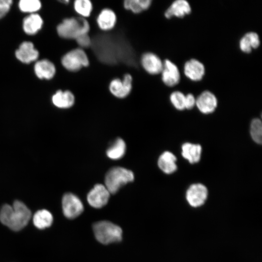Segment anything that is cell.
<instances>
[{
	"instance_id": "ac0fdd59",
	"label": "cell",
	"mask_w": 262,
	"mask_h": 262,
	"mask_svg": "<svg viewBox=\"0 0 262 262\" xmlns=\"http://www.w3.org/2000/svg\"><path fill=\"white\" fill-rule=\"evenodd\" d=\"M34 71L40 79H50L55 74L56 69L54 64L48 60H42L36 63Z\"/></svg>"
},
{
	"instance_id": "603a6c76",
	"label": "cell",
	"mask_w": 262,
	"mask_h": 262,
	"mask_svg": "<svg viewBox=\"0 0 262 262\" xmlns=\"http://www.w3.org/2000/svg\"><path fill=\"white\" fill-rule=\"evenodd\" d=\"M34 226L39 229H44L50 227L53 222V216L51 213L47 210H41L37 211L33 217Z\"/></svg>"
},
{
	"instance_id": "277c9868",
	"label": "cell",
	"mask_w": 262,
	"mask_h": 262,
	"mask_svg": "<svg viewBox=\"0 0 262 262\" xmlns=\"http://www.w3.org/2000/svg\"><path fill=\"white\" fill-rule=\"evenodd\" d=\"M134 180L133 172L125 168L117 166L111 168L105 177V186L110 194H115L122 186Z\"/></svg>"
},
{
	"instance_id": "30bf717a",
	"label": "cell",
	"mask_w": 262,
	"mask_h": 262,
	"mask_svg": "<svg viewBox=\"0 0 262 262\" xmlns=\"http://www.w3.org/2000/svg\"><path fill=\"white\" fill-rule=\"evenodd\" d=\"M140 63L143 69L150 75H157L161 73L163 68V62L156 54L151 52L143 53L140 58Z\"/></svg>"
},
{
	"instance_id": "1f68e13d",
	"label": "cell",
	"mask_w": 262,
	"mask_h": 262,
	"mask_svg": "<svg viewBox=\"0 0 262 262\" xmlns=\"http://www.w3.org/2000/svg\"><path fill=\"white\" fill-rule=\"evenodd\" d=\"M248 38L252 49H256L260 45V39L257 33L254 32H249L245 34Z\"/></svg>"
},
{
	"instance_id": "52a82bcc",
	"label": "cell",
	"mask_w": 262,
	"mask_h": 262,
	"mask_svg": "<svg viewBox=\"0 0 262 262\" xmlns=\"http://www.w3.org/2000/svg\"><path fill=\"white\" fill-rule=\"evenodd\" d=\"M62 203L64 214L67 218H75L83 211L84 207L82 202L73 194H65L62 198Z\"/></svg>"
},
{
	"instance_id": "d6986e66",
	"label": "cell",
	"mask_w": 262,
	"mask_h": 262,
	"mask_svg": "<svg viewBox=\"0 0 262 262\" xmlns=\"http://www.w3.org/2000/svg\"><path fill=\"white\" fill-rule=\"evenodd\" d=\"M176 156L169 151H165L159 158L158 164L159 168L166 174H171L177 168Z\"/></svg>"
},
{
	"instance_id": "d4e9b609",
	"label": "cell",
	"mask_w": 262,
	"mask_h": 262,
	"mask_svg": "<svg viewBox=\"0 0 262 262\" xmlns=\"http://www.w3.org/2000/svg\"><path fill=\"white\" fill-rule=\"evenodd\" d=\"M73 8L79 16L86 19L92 13L93 5L89 0H76L73 3Z\"/></svg>"
},
{
	"instance_id": "44dd1931",
	"label": "cell",
	"mask_w": 262,
	"mask_h": 262,
	"mask_svg": "<svg viewBox=\"0 0 262 262\" xmlns=\"http://www.w3.org/2000/svg\"><path fill=\"white\" fill-rule=\"evenodd\" d=\"M201 152L200 145L186 143L182 146V156L191 164L196 163L199 161Z\"/></svg>"
},
{
	"instance_id": "9a60e30c",
	"label": "cell",
	"mask_w": 262,
	"mask_h": 262,
	"mask_svg": "<svg viewBox=\"0 0 262 262\" xmlns=\"http://www.w3.org/2000/svg\"><path fill=\"white\" fill-rule=\"evenodd\" d=\"M184 72L186 77L190 80L198 81L202 79L204 75L205 68L201 62L193 59L186 62Z\"/></svg>"
},
{
	"instance_id": "f1b7e54d",
	"label": "cell",
	"mask_w": 262,
	"mask_h": 262,
	"mask_svg": "<svg viewBox=\"0 0 262 262\" xmlns=\"http://www.w3.org/2000/svg\"><path fill=\"white\" fill-rule=\"evenodd\" d=\"M75 40L79 46L78 48L84 50L89 48L92 45V40L89 33L81 35Z\"/></svg>"
},
{
	"instance_id": "8992f818",
	"label": "cell",
	"mask_w": 262,
	"mask_h": 262,
	"mask_svg": "<svg viewBox=\"0 0 262 262\" xmlns=\"http://www.w3.org/2000/svg\"><path fill=\"white\" fill-rule=\"evenodd\" d=\"M133 79L131 74L125 73L122 79L115 78L108 84V89L114 97L123 98L128 97L133 89Z\"/></svg>"
},
{
	"instance_id": "7c38bea8",
	"label": "cell",
	"mask_w": 262,
	"mask_h": 262,
	"mask_svg": "<svg viewBox=\"0 0 262 262\" xmlns=\"http://www.w3.org/2000/svg\"><path fill=\"white\" fill-rule=\"evenodd\" d=\"M162 80L167 86H173L177 84L180 80V74L178 67L169 60L163 63V68L161 73Z\"/></svg>"
},
{
	"instance_id": "9c48e42d",
	"label": "cell",
	"mask_w": 262,
	"mask_h": 262,
	"mask_svg": "<svg viewBox=\"0 0 262 262\" xmlns=\"http://www.w3.org/2000/svg\"><path fill=\"white\" fill-rule=\"evenodd\" d=\"M207 188L203 184L196 183L191 185L186 193V198L190 205L198 207L204 204L208 196Z\"/></svg>"
},
{
	"instance_id": "7a4b0ae2",
	"label": "cell",
	"mask_w": 262,
	"mask_h": 262,
	"mask_svg": "<svg viewBox=\"0 0 262 262\" xmlns=\"http://www.w3.org/2000/svg\"><path fill=\"white\" fill-rule=\"evenodd\" d=\"M90 27L86 18L71 17L64 19L57 26V32L61 38L75 40L81 35L89 33Z\"/></svg>"
},
{
	"instance_id": "7402d4cb",
	"label": "cell",
	"mask_w": 262,
	"mask_h": 262,
	"mask_svg": "<svg viewBox=\"0 0 262 262\" xmlns=\"http://www.w3.org/2000/svg\"><path fill=\"white\" fill-rule=\"evenodd\" d=\"M151 0H125L123 8L134 14H139L147 10L151 6Z\"/></svg>"
},
{
	"instance_id": "8fae6325",
	"label": "cell",
	"mask_w": 262,
	"mask_h": 262,
	"mask_svg": "<svg viewBox=\"0 0 262 262\" xmlns=\"http://www.w3.org/2000/svg\"><path fill=\"white\" fill-rule=\"evenodd\" d=\"M117 17L115 12L111 8L102 9L96 17V23L102 31L109 32L116 26Z\"/></svg>"
},
{
	"instance_id": "2e32d148",
	"label": "cell",
	"mask_w": 262,
	"mask_h": 262,
	"mask_svg": "<svg viewBox=\"0 0 262 262\" xmlns=\"http://www.w3.org/2000/svg\"><path fill=\"white\" fill-rule=\"evenodd\" d=\"M191 7L188 2L185 0H177L174 1L164 13L167 18L173 16L183 17L191 12Z\"/></svg>"
},
{
	"instance_id": "4dcf8cb0",
	"label": "cell",
	"mask_w": 262,
	"mask_h": 262,
	"mask_svg": "<svg viewBox=\"0 0 262 262\" xmlns=\"http://www.w3.org/2000/svg\"><path fill=\"white\" fill-rule=\"evenodd\" d=\"M12 3L11 0H0V19L8 13Z\"/></svg>"
},
{
	"instance_id": "cb8c5ba5",
	"label": "cell",
	"mask_w": 262,
	"mask_h": 262,
	"mask_svg": "<svg viewBox=\"0 0 262 262\" xmlns=\"http://www.w3.org/2000/svg\"><path fill=\"white\" fill-rule=\"evenodd\" d=\"M126 146L125 142L121 138H117L113 144L107 149V156L113 160L121 159L125 154Z\"/></svg>"
},
{
	"instance_id": "5bb4252c",
	"label": "cell",
	"mask_w": 262,
	"mask_h": 262,
	"mask_svg": "<svg viewBox=\"0 0 262 262\" xmlns=\"http://www.w3.org/2000/svg\"><path fill=\"white\" fill-rule=\"evenodd\" d=\"M16 56L21 62L29 64L38 57V52L30 42H24L16 51Z\"/></svg>"
},
{
	"instance_id": "83f0119b",
	"label": "cell",
	"mask_w": 262,
	"mask_h": 262,
	"mask_svg": "<svg viewBox=\"0 0 262 262\" xmlns=\"http://www.w3.org/2000/svg\"><path fill=\"white\" fill-rule=\"evenodd\" d=\"M170 99L171 103L177 109L182 110L185 109V96L182 93L175 91L171 94Z\"/></svg>"
},
{
	"instance_id": "f546056e",
	"label": "cell",
	"mask_w": 262,
	"mask_h": 262,
	"mask_svg": "<svg viewBox=\"0 0 262 262\" xmlns=\"http://www.w3.org/2000/svg\"><path fill=\"white\" fill-rule=\"evenodd\" d=\"M239 46L241 50L245 53H250L251 51L252 48L251 43L246 35L240 40Z\"/></svg>"
},
{
	"instance_id": "5b68a950",
	"label": "cell",
	"mask_w": 262,
	"mask_h": 262,
	"mask_svg": "<svg viewBox=\"0 0 262 262\" xmlns=\"http://www.w3.org/2000/svg\"><path fill=\"white\" fill-rule=\"evenodd\" d=\"M61 63L66 70L76 72L87 68L90 60L85 50L77 48L66 53L61 59Z\"/></svg>"
},
{
	"instance_id": "ba28073f",
	"label": "cell",
	"mask_w": 262,
	"mask_h": 262,
	"mask_svg": "<svg viewBox=\"0 0 262 262\" xmlns=\"http://www.w3.org/2000/svg\"><path fill=\"white\" fill-rule=\"evenodd\" d=\"M110 193L105 185L97 184L88 193L87 200L89 205L95 208H100L108 203Z\"/></svg>"
},
{
	"instance_id": "d6a6232c",
	"label": "cell",
	"mask_w": 262,
	"mask_h": 262,
	"mask_svg": "<svg viewBox=\"0 0 262 262\" xmlns=\"http://www.w3.org/2000/svg\"><path fill=\"white\" fill-rule=\"evenodd\" d=\"M196 104V99L191 94L185 96V107L187 109H191Z\"/></svg>"
},
{
	"instance_id": "ffe728a7",
	"label": "cell",
	"mask_w": 262,
	"mask_h": 262,
	"mask_svg": "<svg viewBox=\"0 0 262 262\" xmlns=\"http://www.w3.org/2000/svg\"><path fill=\"white\" fill-rule=\"evenodd\" d=\"M43 20L37 14H32L26 17L23 22L24 32L28 34L33 35L41 28Z\"/></svg>"
},
{
	"instance_id": "3957f363",
	"label": "cell",
	"mask_w": 262,
	"mask_h": 262,
	"mask_svg": "<svg viewBox=\"0 0 262 262\" xmlns=\"http://www.w3.org/2000/svg\"><path fill=\"white\" fill-rule=\"evenodd\" d=\"M93 229L96 238L102 244L118 242L122 240L121 228L110 221L96 222L93 225Z\"/></svg>"
},
{
	"instance_id": "4316f807",
	"label": "cell",
	"mask_w": 262,
	"mask_h": 262,
	"mask_svg": "<svg viewBox=\"0 0 262 262\" xmlns=\"http://www.w3.org/2000/svg\"><path fill=\"white\" fill-rule=\"evenodd\" d=\"M41 4L38 0H21L19 2V7L24 12H34L38 10Z\"/></svg>"
},
{
	"instance_id": "484cf974",
	"label": "cell",
	"mask_w": 262,
	"mask_h": 262,
	"mask_svg": "<svg viewBox=\"0 0 262 262\" xmlns=\"http://www.w3.org/2000/svg\"><path fill=\"white\" fill-rule=\"evenodd\" d=\"M250 134L253 140L261 144L262 141V124L260 119H254L251 123Z\"/></svg>"
},
{
	"instance_id": "e0dca14e",
	"label": "cell",
	"mask_w": 262,
	"mask_h": 262,
	"mask_svg": "<svg viewBox=\"0 0 262 262\" xmlns=\"http://www.w3.org/2000/svg\"><path fill=\"white\" fill-rule=\"evenodd\" d=\"M53 104L60 108H68L73 105L75 101L74 94L69 90H58L52 97Z\"/></svg>"
},
{
	"instance_id": "6da1fadb",
	"label": "cell",
	"mask_w": 262,
	"mask_h": 262,
	"mask_svg": "<svg viewBox=\"0 0 262 262\" xmlns=\"http://www.w3.org/2000/svg\"><path fill=\"white\" fill-rule=\"evenodd\" d=\"M31 212L22 201L15 200L13 206L4 204L0 211L1 223L14 231H18L24 228L28 223Z\"/></svg>"
},
{
	"instance_id": "4fadbf2b",
	"label": "cell",
	"mask_w": 262,
	"mask_h": 262,
	"mask_svg": "<svg viewBox=\"0 0 262 262\" xmlns=\"http://www.w3.org/2000/svg\"><path fill=\"white\" fill-rule=\"evenodd\" d=\"M196 104L201 112L209 114L215 110L217 105V100L212 93L205 91L196 99Z\"/></svg>"
}]
</instances>
